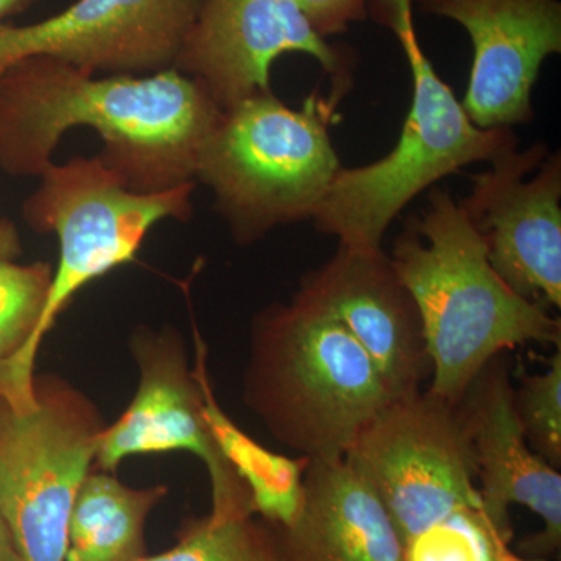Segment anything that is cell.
<instances>
[{
	"mask_svg": "<svg viewBox=\"0 0 561 561\" xmlns=\"http://www.w3.org/2000/svg\"><path fill=\"white\" fill-rule=\"evenodd\" d=\"M221 110L176 69L98 76L57 58L28 57L0 76V171L38 179L62 136L92 128L98 154L130 191L195 183L203 144Z\"/></svg>",
	"mask_w": 561,
	"mask_h": 561,
	"instance_id": "cell-1",
	"label": "cell"
},
{
	"mask_svg": "<svg viewBox=\"0 0 561 561\" xmlns=\"http://www.w3.org/2000/svg\"><path fill=\"white\" fill-rule=\"evenodd\" d=\"M389 257L419 308L432 397L459 405L476 376L505 351L561 345L560 317L502 280L482 236L448 192H431Z\"/></svg>",
	"mask_w": 561,
	"mask_h": 561,
	"instance_id": "cell-2",
	"label": "cell"
},
{
	"mask_svg": "<svg viewBox=\"0 0 561 561\" xmlns=\"http://www.w3.org/2000/svg\"><path fill=\"white\" fill-rule=\"evenodd\" d=\"M391 400L359 343L301 291L254 317L243 402L297 456L343 459Z\"/></svg>",
	"mask_w": 561,
	"mask_h": 561,
	"instance_id": "cell-3",
	"label": "cell"
},
{
	"mask_svg": "<svg viewBox=\"0 0 561 561\" xmlns=\"http://www.w3.org/2000/svg\"><path fill=\"white\" fill-rule=\"evenodd\" d=\"M368 14L390 28L408 58L411 110L393 150L371 164L341 169L312 220L339 245L382 250L391 221L416 195L465 165L516 149L518 139L512 128L472 124L421 47L412 0H371Z\"/></svg>",
	"mask_w": 561,
	"mask_h": 561,
	"instance_id": "cell-4",
	"label": "cell"
},
{
	"mask_svg": "<svg viewBox=\"0 0 561 561\" xmlns=\"http://www.w3.org/2000/svg\"><path fill=\"white\" fill-rule=\"evenodd\" d=\"M290 108L272 91L221 110L203 144L195 183L205 184L214 208L239 245L275 228L312 219L341 171L331 125L351 84L332 81Z\"/></svg>",
	"mask_w": 561,
	"mask_h": 561,
	"instance_id": "cell-5",
	"label": "cell"
},
{
	"mask_svg": "<svg viewBox=\"0 0 561 561\" xmlns=\"http://www.w3.org/2000/svg\"><path fill=\"white\" fill-rule=\"evenodd\" d=\"M38 180V187L22 203V217L33 231L57 236L60 257L38 330L22 362L16 381L22 390L35 383L41 343L73 295L135 260L151 228L162 220H190L197 187V183H190L140 194L128 190L98 154L61 164L54 161Z\"/></svg>",
	"mask_w": 561,
	"mask_h": 561,
	"instance_id": "cell-6",
	"label": "cell"
},
{
	"mask_svg": "<svg viewBox=\"0 0 561 561\" xmlns=\"http://www.w3.org/2000/svg\"><path fill=\"white\" fill-rule=\"evenodd\" d=\"M105 423L81 391L35 378L32 400L0 394V513L25 561H65L68 524Z\"/></svg>",
	"mask_w": 561,
	"mask_h": 561,
	"instance_id": "cell-7",
	"label": "cell"
},
{
	"mask_svg": "<svg viewBox=\"0 0 561 561\" xmlns=\"http://www.w3.org/2000/svg\"><path fill=\"white\" fill-rule=\"evenodd\" d=\"M343 459L382 501L402 549L461 518L486 512L459 405L426 390L393 398Z\"/></svg>",
	"mask_w": 561,
	"mask_h": 561,
	"instance_id": "cell-8",
	"label": "cell"
},
{
	"mask_svg": "<svg viewBox=\"0 0 561 561\" xmlns=\"http://www.w3.org/2000/svg\"><path fill=\"white\" fill-rule=\"evenodd\" d=\"M460 206L502 280L549 311L561 308V158L545 144L504 151L472 176Z\"/></svg>",
	"mask_w": 561,
	"mask_h": 561,
	"instance_id": "cell-9",
	"label": "cell"
},
{
	"mask_svg": "<svg viewBox=\"0 0 561 561\" xmlns=\"http://www.w3.org/2000/svg\"><path fill=\"white\" fill-rule=\"evenodd\" d=\"M139 386L119 420L105 426L95 465L114 472L128 457L190 453L208 470L213 511L250 512V494L210 437L201 383L187 364L186 346L172 328L140 327L130 339Z\"/></svg>",
	"mask_w": 561,
	"mask_h": 561,
	"instance_id": "cell-10",
	"label": "cell"
},
{
	"mask_svg": "<svg viewBox=\"0 0 561 561\" xmlns=\"http://www.w3.org/2000/svg\"><path fill=\"white\" fill-rule=\"evenodd\" d=\"M201 5L202 0H77L33 24L0 21V76L38 55L98 76L173 69Z\"/></svg>",
	"mask_w": 561,
	"mask_h": 561,
	"instance_id": "cell-11",
	"label": "cell"
},
{
	"mask_svg": "<svg viewBox=\"0 0 561 561\" xmlns=\"http://www.w3.org/2000/svg\"><path fill=\"white\" fill-rule=\"evenodd\" d=\"M305 54L332 81H350L353 55L332 46L294 0H202L173 69L190 77L220 110L272 91L273 62Z\"/></svg>",
	"mask_w": 561,
	"mask_h": 561,
	"instance_id": "cell-12",
	"label": "cell"
},
{
	"mask_svg": "<svg viewBox=\"0 0 561 561\" xmlns=\"http://www.w3.org/2000/svg\"><path fill=\"white\" fill-rule=\"evenodd\" d=\"M412 2L470 35L474 58L461 106L472 124L490 130L531 121V90L542 62L561 51L559 0Z\"/></svg>",
	"mask_w": 561,
	"mask_h": 561,
	"instance_id": "cell-13",
	"label": "cell"
},
{
	"mask_svg": "<svg viewBox=\"0 0 561 561\" xmlns=\"http://www.w3.org/2000/svg\"><path fill=\"white\" fill-rule=\"evenodd\" d=\"M298 291L359 343L391 397L423 390L431 359L419 308L383 250L339 245L327 264L302 278Z\"/></svg>",
	"mask_w": 561,
	"mask_h": 561,
	"instance_id": "cell-14",
	"label": "cell"
},
{
	"mask_svg": "<svg viewBox=\"0 0 561 561\" xmlns=\"http://www.w3.org/2000/svg\"><path fill=\"white\" fill-rule=\"evenodd\" d=\"M502 356L476 376L459 409L470 435L483 507L493 522L505 527H512V505L534 512L542 529L523 542V551L531 559L546 560L560 551L561 474L527 443L516 413L511 371Z\"/></svg>",
	"mask_w": 561,
	"mask_h": 561,
	"instance_id": "cell-15",
	"label": "cell"
},
{
	"mask_svg": "<svg viewBox=\"0 0 561 561\" xmlns=\"http://www.w3.org/2000/svg\"><path fill=\"white\" fill-rule=\"evenodd\" d=\"M276 529L290 561H404L382 501L345 459L309 460L300 512Z\"/></svg>",
	"mask_w": 561,
	"mask_h": 561,
	"instance_id": "cell-16",
	"label": "cell"
},
{
	"mask_svg": "<svg viewBox=\"0 0 561 561\" xmlns=\"http://www.w3.org/2000/svg\"><path fill=\"white\" fill-rule=\"evenodd\" d=\"M194 375L201 383L203 415L210 437L250 494L251 511L272 526L286 529L297 518L309 460L273 453L241 430L221 409L208 373V346L194 324Z\"/></svg>",
	"mask_w": 561,
	"mask_h": 561,
	"instance_id": "cell-17",
	"label": "cell"
},
{
	"mask_svg": "<svg viewBox=\"0 0 561 561\" xmlns=\"http://www.w3.org/2000/svg\"><path fill=\"white\" fill-rule=\"evenodd\" d=\"M168 491L133 489L113 472L91 471L70 511L65 561L146 560L147 518Z\"/></svg>",
	"mask_w": 561,
	"mask_h": 561,
	"instance_id": "cell-18",
	"label": "cell"
},
{
	"mask_svg": "<svg viewBox=\"0 0 561 561\" xmlns=\"http://www.w3.org/2000/svg\"><path fill=\"white\" fill-rule=\"evenodd\" d=\"M144 561H290L278 529L250 512H210L181 527L179 541Z\"/></svg>",
	"mask_w": 561,
	"mask_h": 561,
	"instance_id": "cell-19",
	"label": "cell"
},
{
	"mask_svg": "<svg viewBox=\"0 0 561 561\" xmlns=\"http://www.w3.org/2000/svg\"><path fill=\"white\" fill-rule=\"evenodd\" d=\"M49 262L0 260V390L18 389L22 362L49 297Z\"/></svg>",
	"mask_w": 561,
	"mask_h": 561,
	"instance_id": "cell-20",
	"label": "cell"
},
{
	"mask_svg": "<svg viewBox=\"0 0 561 561\" xmlns=\"http://www.w3.org/2000/svg\"><path fill=\"white\" fill-rule=\"evenodd\" d=\"M542 373H524L515 390V408L531 449L551 463L561 465V345Z\"/></svg>",
	"mask_w": 561,
	"mask_h": 561,
	"instance_id": "cell-21",
	"label": "cell"
},
{
	"mask_svg": "<svg viewBox=\"0 0 561 561\" xmlns=\"http://www.w3.org/2000/svg\"><path fill=\"white\" fill-rule=\"evenodd\" d=\"M302 16L317 35H341L348 31L353 22L364 21L368 16L371 0H294Z\"/></svg>",
	"mask_w": 561,
	"mask_h": 561,
	"instance_id": "cell-22",
	"label": "cell"
},
{
	"mask_svg": "<svg viewBox=\"0 0 561 561\" xmlns=\"http://www.w3.org/2000/svg\"><path fill=\"white\" fill-rule=\"evenodd\" d=\"M22 254L20 231L9 219H0V260L16 261Z\"/></svg>",
	"mask_w": 561,
	"mask_h": 561,
	"instance_id": "cell-23",
	"label": "cell"
},
{
	"mask_svg": "<svg viewBox=\"0 0 561 561\" xmlns=\"http://www.w3.org/2000/svg\"><path fill=\"white\" fill-rule=\"evenodd\" d=\"M0 561H25L2 513H0Z\"/></svg>",
	"mask_w": 561,
	"mask_h": 561,
	"instance_id": "cell-24",
	"label": "cell"
},
{
	"mask_svg": "<svg viewBox=\"0 0 561 561\" xmlns=\"http://www.w3.org/2000/svg\"><path fill=\"white\" fill-rule=\"evenodd\" d=\"M35 0H0V21L10 14L27 9Z\"/></svg>",
	"mask_w": 561,
	"mask_h": 561,
	"instance_id": "cell-25",
	"label": "cell"
},
{
	"mask_svg": "<svg viewBox=\"0 0 561 561\" xmlns=\"http://www.w3.org/2000/svg\"><path fill=\"white\" fill-rule=\"evenodd\" d=\"M501 561H546L542 559H529V557L519 556V553L513 552L511 546L504 549L501 553Z\"/></svg>",
	"mask_w": 561,
	"mask_h": 561,
	"instance_id": "cell-26",
	"label": "cell"
}]
</instances>
